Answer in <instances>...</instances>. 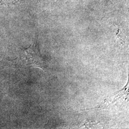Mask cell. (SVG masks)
Here are the masks:
<instances>
[{"mask_svg":"<svg viewBox=\"0 0 129 129\" xmlns=\"http://www.w3.org/2000/svg\"><path fill=\"white\" fill-rule=\"evenodd\" d=\"M18 60L19 64L25 66H35L45 70L46 66L39 49L37 39L32 44L21 52Z\"/></svg>","mask_w":129,"mask_h":129,"instance_id":"6da1fadb","label":"cell"},{"mask_svg":"<svg viewBox=\"0 0 129 129\" xmlns=\"http://www.w3.org/2000/svg\"><path fill=\"white\" fill-rule=\"evenodd\" d=\"M128 83L129 82H127L124 88L119 90L118 92H117L116 94H115L112 96H111L112 97H109L108 98L110 100V101L107 100L106 99L104 100L102 102L101 104L97 108L99 109H107L111 105V103H115L117 100L120 99L121 97H123L124 95L128 96Z\"/></svg>","mask_w":129,"mask_h":129,"instance_id":"7a4b0ae2","label":"cell"},{"mask_svg":"<svg viewBox=\"0 0 129 129\" xmlns=\"http://www.w3.org/2000/svg\"><path fill=\"white\" fill-rule=\"evenodd\" d=\"M22 0H0V5L10 6L16 5L21 3Z\"/></svg>","mask_w":129,"mask_h":129,"instance_id":"3957f363","label":"cell"}]
</instances>
